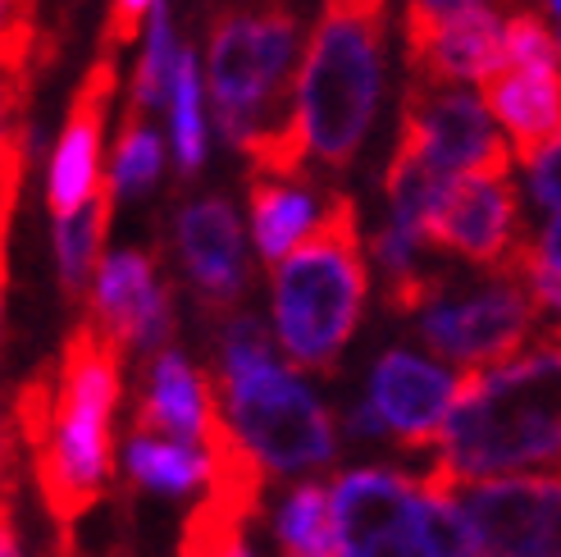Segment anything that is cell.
<instances>
[{
    "label": "cell",
    "instance_id": "ac0fdd59",
    "mask_svg": "<svg viewBox=\"0 0 561 557\" xmlns=\"http://www.w3.org/2000/svg\"><path fill=\"white\" fill-rule=\"evenodd\" d=\"M215 411H219V402L210 398L206 379L192 371V361L174 348H160L147 366V394L133 411V430L206 443Z\"/></svg>",
    "mask_w": 561,
    "mask_h": 557
},
{
    "label": "cell",
    "instance_id": "d6986e66",
    "mask_svg": "<svg viewBox=\"0 0 561 557\" xmlns=\"http://www.w3.org/2000/svg\"><path fill=\"white\" fill-rule=\"evenodd\" d=\"M320 225L316 197L297 179L251 174V234H256V252L278 265L293 247Z\"/></svg>",
    "mask_w": 561,
    "mask_h": 557
},
{
    "label": "cell",
    "instance_id": "f1b7e54d",
    "mask_svg": "<svg viewBox=\"0 0 561 557\" xmlns=\"http://www.w3.org/2000/svg\"><path fill=\"white\" fill-rule=\"evenodd\" d=\"M474 5H489V0H407V19L415 23H443L461 10H474Z\"/></svg>",
    "mask_w": 561,
    "mask_h": 557
},
{
    "label": "cell",
    "instance_id": "603a6c76",
    "mask_svg": "<svg viewBox=\"0 0 561 557\" xmlns=\"http://www.w3.org/2000/svg\"><path fill=\"white\" fill-rule=\"evenodd\" d=\"M170 143L179 156V170L196 174L206 160V105H202V73H196V55H179V73L170 88Z\"/></svg>",
    "mask_w": 561,
    "mask_h": 557
},
{
    "label": "cell",
    "instance_id": "7c38bea8",
    "mask_svg": "<svg viewBox=\"0 0 561 557\" xmlns=\"http://www.w3.org/2000/svg\"><path fill=\"white\" fill-rule=\"evenodd\" d=\"M461 394L466 375H453L438 361L407 348H388L370 366V402L379 407L388 434L411 453L434 448Z\"/></svg>",
    "mask_w": 561,
    "mask_h": 557
},
{
    "label": "cell",
    "instance_id": "e0dca14e",
    "mask_svg": "<svg viewBox=\"0 0 561 557\" xmlns=\"http://www.w3.org/2000/svg\"><path fill=\"white\" fill-rule=\"evenodd\" d=\"M480 88L525 164L561 143V65H507Z\"/></svg>",
    "mask_w": 561,
    "mask_h": 557
},
{
    "label": "cell",
    "instance_id": "d4e9b609",
    "mask_svg": "<svg viewBox=\"0 0 561 557\" xmlns=\"http://www.w3.org/2000/svg\"><path fill=\"white\" fill-rule=\"evenodd\" d=\"M164 170V147L160 133L147 124V115H128L119 147H115V164H110V183L119 187V197H137L147 192Z\"/></svg>",
    "mask_w": 561,
    "mask_h": 557
},
{
    "label": "cell",
    "instance_id": "6da1fadb",
    "mask_svg": "<svg viewBox=\"0 0 561 557\" xmlns=\"http://www.w3.org/2000/svg\"><path fill=\"white\" fill-rule=\"evenodd\" d=\"M124 394V348L88 316L55 366L27 379L14 398L19 434L33 453L46 512L73 525L101 503L115 466V407Z\"/></svg>",
    "mask_w": 561,
    "mask_h": 557
},
{
    "label": "cell",
    "instance_id": "3957f363",
    "mask_svg": "<svg viewBox=\"0 0 561 557\" xmlns=\"http://www.w3.org/2000/svg\"><path fill=\"white\" fill-rule=\"evenodd\" d=\"M366 293L370 265L360 247L356 202L333 192L320 211V225L274 265L270 278L274 339L293 361V371L329 375L339 366L347 339L356 333Z\"/></svg>",
    "mask_w": 561,
    "mask_h": 557
},
{
    "label": "cell",
    "instance_id": "52a82bcc",
    "mask_svg": "<svg viewBox=\"0 0 561 557\" xmlns=\"http://www.w3.org/2000/svg\"><path fill=\"white\" fill-rule=\"evenodd\" d=\"M535 320H539V297L529 293L525 278L497 274L493 284L474 288L461 302L434 297L420 311V339L447 366L474 375L512 361L525 348Z\"/></svg>",
    "mask_w": 561,
    "mask_h": 557
},
{
    "label": "cell",
    "instance_id": "4316f807",
    "mask_svg": "<svg viewBox=\"0 0 561 557\" xmlns=\"http://www.w3.org/2000/svg\"><path fill=\"white\" fill-rule=\"evenodd\" d=\"M151 10H156V0H115L105 19V33H101V50L115 55L119 46H128L137 37V27H142V19H151Z\"/></svg>",
    "mask_w": 561,
    "mask_h": 557
},
{
    "label": "cell",
    "instance_id": "1f68e13d",
    "mask_svg": "<svg viewBox=\"0 0 561 557\" xmlns=\"http://www.w3.org/2000/svg\"><path fill=\"white\" fill-rule=\"evenodd\" d=\"M548 10H552V14H561V0H548Z\"/></svg>",
    "mask_w": 561,
    "mask_h": 557
},
{
    "label": "cell",
    "instance_id": "8992f818",
    "mask_svg": "<svg viewBox=\"0 0 561 557\" xmlns=\"http://www.w3.org/2000/svg\"><path fill=\"white\" fill-rule=\"evenodd\" d=\"M297 50V19L284 0H251L210 27V101L215 124L233 147L270 124L297 115L288 105V65Z\"/></svg>",
    "mask_w": 561,
    "mask_h": 557
},
{
    "label": "cell",
    "instance_id": "8fae6325",
    "mask_svg": "<svg viewBox=\"0 0 561 557\" xmlns=\"http://www.w3.org/2000/svg\"><path fill=\"white\" fill-rule=\"evenodd\" d=\"M430 247H443L470 265L502 270L507 257L525 242L520 234V197L512 174H466L453 183L434 219L425 225Z\"/></svg>",
    "mask_w": 561,
    "mask_h": 557
},
{
    "label": "cell",
    "instance_id": "5b68a950",
    "mask_svg": "<svg viewBox=\"0 0 561 557\" xmlns=\"http://www.w3.org/2000/svg\"><path fill=\"white\" fill-rule=\"evenodd\" d=\"M219 407L274 476H306L339 453L324 402L270 352L256 316H238L219 333Z\"/></svg>",
    "mask_w": 561,
    "mask_h": 557
},
{
    "label": "cell",
    "instance_id": "9c48e42d",
    "mask_svg": "<svg viewBox=\"0 0 561 557\" xmlns=\"http://www.w3.org/2000/svg\"><path fill=\"white\" fill-rule=\"evenodd\" d=\"M402 143L420 147L438 170L453 179L466 174H512L507 137L493 128V110L484 96H474L453 82H425L411 78L402 101Z\"/></svg>",
    "mask_w": 561,
    "mask_h": 557
},
{
    "label": "cell",
    "instance_id": "7a4b0ae2",
    "mask_svg": "<svg viewBox=\"0 0 561 557\" xmlns=\"http://www.w3.org/2000/svg\"><path fill=\"white\" fill-rule=\"evenodd\" d=\"M561 466V343L543 339L493 371L466 375V394L434 443L430 489Z\"/></svg>",
    "mask_w": 561,
    "mask_h": 557
},
{
    "label": "cell",
    "instance_id": "30bf717a",
    "mask_svg": "<svg viewBox=\"0 0 561 557\" xmlns=\"http://www.w3.org/2000/svg\"><path fill=\"white\" fill-rule=\"evenodd\" d=\"M489 557H561V476H497L457 489Z\"/></svg>",
    "mask_w": 561,
    "mask_h": 557
},
{
    "label": "cell",
    "instance_id": "ba28073f",
    "mask_svg": "<svg viewBox=\"0 0 561 557\" xmlns=\"http://www.w3.org/2000/svg\"><path fill=\"white\" fill-rule=\"evenodd\" d=\"M329 498L339 557H434L420 480L388 466H366L333 480Z\"/></svg>",
    "mask_w": 561,
    "mask_h": 557
},
{
    "label": "cell",
    "instance_id": "4fadbf2b",
    "mask_svg": "<svg viewBox=\"0 0 561 557\" xmlns=\"http://www.w3.org/2000/svg\"><path fill=\"white\" fill-rule=\"evenodd\" d=\"M88 297H92L88 316L124 348V356L133 352L156 356L160 343L174 333L170 288L156 278V261L137 252V247H124L96 270V284Z\"/></svg>",
    "mask_w": 561,
    "mask_h": 557
},
{
    "label": "cell",
    "instance_id": "44dd1931",
    "mask_svg": "<svg viewBox=\"0 0 561 557\" xmlns=\"http://www.w3.org/2000/svg\"><path fill=\"white\" fill-rule=\"evenodd\" d=\"M119 187L101 183L96 197L69 219H55V261H60V284L69 297H82L88 284H96L101 242L110 234V215H115Z\"/></svg>",
    "mask_w": 561,
    "mask_h": 557
},
{
    "label": "cell",
    "instance_id": "cb8c5ba5",
    "mask_svg": "<svg viewBox=\"0 0 561 557\" xmlns=\"http://www.w3.org/2000/svg\"><path fill=\"white\" fill-rule=\"evenodd\" d=\"M179 46H174V23L164 0H156L151 23H147V46H142V60H137V78H133V105L128 115H147L151 105L170 101L174 88V73H179Z\"/></svg>",
    "mask_w": 561,
    "mask_h": 557
},
{
    "label": "cell",
    "instance_id": "4dcf8cb0",
    "mask_svg": "<svg viewBox=\"0 0 561 557\" xmlns=\"http://www.w3.org/2000/svg\"><path fill=\"white\" fill-rule=\"evenodd\" d=\"M535 252L543 257V261H552V265H561V211L548 219V229L535 238Z\"/></svg>",
    "mask_w": 561,
    "mask_h": 557
},
{
    "label": "cell",
    "instance_id": "83f0119b",
    "mask_svg": "<svg viewBox=\"0 0 561 557\" xmlns=\"http://www.w3.org/2000/svg\"><path fill=\"white\" fill-rule=\"evenodd\" d=\"M529 197L552 215L561 211V143L543 151L539 160H529Z\"/></svg>",
    "mask_w": 561,
    "mask_h": 557
},
{
    "label": "cell",
    "instance_id": "2e32d148",
    "mask_svg": "<svg viewBox=\"0 0 561 557\" xmlns=\"http://www.w3.org/2000/svg\"><path fill=\"white\" fill-rule=\"evenodd\" d=\"M179 261L210 311H224L247 293V247L242 225L224 197H202L179 211L174 225Z\"/></svg>",
    "mask_w": 561,
    "mask_h": 557
},
{
    "label": "cell",
    "instance_id": "5bb4252c",
    "mask_svg": "<svg viewBox=\"0 0 561 557\" xmlns=\"http://www.w3.org/2000/svg\"><path fill=\"white\" fill-rule=\"evenodd\" d=\"M115 82H119L115 55L101 50V60L88 69V78L78 82V92L69 101V115L46 174V206L55 219L78 215L101 192V128H105L110 96H115Z\"/></svg>",
    "mask_w": 561,
    "mask_h": 557
},
{
    "label": "cell",
    "instance_id": "484cf974",
    "mask_svg": "<svg viewBox=\"0 0 561 557\" xmlns=\"http://www.w3.org/2000/svg\"><path fill=\"white\" fill-rule=\"evenodd\" d=\"M507 65H561V37L535 14H512L507 19Z\"/></svg>",
    "mask_w": 561,
    "mask_h": 557
},
{
    "label": "cell",
    "instance_id": "f546056e",
    "mask_svg": "<svg viewBox=\"0 0 561 557\" xmlns=\"http://www.w3.org/2000/svg\"><path fill=\"white\" fill-rule=\"evenodd\" d=\"M347 434H352V439H379V434H388L383 416H379V407H375L370 398L356 402V407L347 411Z\"/></svg>",
    "mask_w": 561,
    "mask_h": 557
},
{
    "label": "cell",
    "instance_id": "ffe728a7",
    "mask_svg": "<svg viewBox=\"0 0 561 557\" xmlns=\"http://www.w3.org/2000/svg\"><path fill=\"white\" fill-rule=\"evenodd\" d=\"M128 485L151 493H192L210 485V453L196 439H170V434H142L133 430L124 448Z\"/></svg>",
    "mask_w": 561,
    "mask_h": 557
},
{
    "label": "cell",
    "instance_id": "9a60e30c",
    "mask_svg": "<svg viewBox=\"0 0 561 557\" xmlns=\"http://www.w3.org/2000/svg\"><path fill=\"white\" fill-rule=\"evenodd\" d=\"M507 23L493 5L461 10L443 23L407 19V65L411 78L425 82H484L507 69Z\"/></svg>",
    "mask_w": 561,
    "mask_h": 557
},
{
    "label": "cell",
    "instance_id": "277c9868",
    "mask_svg": "<svg viewBox=\"0 0 561 557\" xmlns=\"http://www.w3.org/2000/svg\"><path fill=\"white\" fill-rule=\"evenodd\" d=\"M388 0H324L297 73V120L306 147L329 170H347L375 124L383 88Z\"/></svg>",
    "mask_w": 561,
    "mask_h": 557
},
{
    "label": "cell",
    "instance_id": "7402d4cb",
    "mask_svg": "<svg viewBox=\"0 0 561 557\" xmlns=\"http://www.w3.org/2000/svg\"><path fill=\"white\" fill-rule=\"evenodd\" d=\"M274 539L288 557H339L329 489L324 485H297L274 516Z\"/></svg>",
    "mask_w": 561,
    "mask_h": 557
}]
</instances>
